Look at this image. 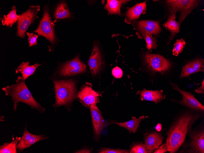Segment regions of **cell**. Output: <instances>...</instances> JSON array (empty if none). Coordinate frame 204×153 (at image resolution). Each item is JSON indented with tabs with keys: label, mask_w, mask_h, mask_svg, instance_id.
<instances>
[{
	"label": "cell",
	"mask_w": 204,
	"mask_h": 153,
	"mask_svg": "<svg viewBox=\"0 0 204 153\" xmlns=\"http://www.w3.org/2000/svg\"><path fill=\"white\" fill-rule=\"evenodd\" d=\"M25 80L22 77L19 76L16 83L2 88L5 95L12 97L13 102V110L16 111L17 104L21 102L30 106L31 109H35L41 113L45 112V109L42 107L32 96L27 86Z\"/></svg>",
	"instance_id": "cell-2"
},
{
	"label": "cell",
	"mask_w": 204,
	"mask_h": 153,
	"mask_svg": "<svg viewBox=\"0 0 204 153\" xmlns=\"http://www.w3.org/2000/svg\"><path fill=\"white\" fill-rule=\"evenodd\" d=\"M86 66L77 56L74 59L64 64L60 67L57 72L61 76L67 77L85 72Z\"/></svg>",
	"instance_id": "cell-8"
},
{
	"label": "cell",
	"mask_w": 204,
	"mask_h": 153,
	"mask_svg": "<svg viewBox=\"0 0 204 153\" xmlns=\"http://www.w3.org/2000/svg\"><path fill=\"white\" fill-rule=\"evenodd\" d=\"M175 15H171L168 20L163 24V26L173 33H178L180 31L179 24L174 20Z\"/></svg>",
	"instance_id": "cell-26"
},
{
	"label": "cell",
	"mask_w": 204,
	"mask_h": 153,
	"mask_svg": "<svg viewBox=\"0 0 204 153\" xmlns=\"http://www.w3.org/2000/svg\"><path fill=\"white\" fill-rule=\"evenodd\" d=\"M89 108L93 127L94 138L95 140L98 141L103 130L107 126V123L96 104H92Z\"/></svg>",
	"instance_id": "cell-9"
},
{
	"label": "cell",
	"mask_w": 204,
	"mask_h": 153,
	"mask_svg": "<svg viewBox=\"0 0 204 153\" xmlns=\"http://www.w3.org/2000/svg\"><path fill=\"white\" fill-rule=\"evenodd\" d=\"M18 17L16 7L13 6L7 14L4 15L3 18H1V20L3 25L10 27L17 21Z\"/></svg>",
	"instance_id": "cell-24"
},
{
	"label": "cell",
	"mask_w": 204,
	"mask_h": 153,
	"mask_svg": "<svg viewBox=\"0 0 204 153\" xmlns=\"http://www.w3.org/2000/svg\"><path fill=\"white\" fill-rule=\"evenodd\" d=\"M129 0H107L104 8L108 11V14H118L121 15L120 7L122 4Z\"/></svg>",
	"instance_id": "cell-22"
},
{
	"label": "cell",
	"mask_w": 204,
	"mask_h": 153,
	"mask_svg": "<svg viewBox=\"0 0 204 153\" xmlns=\"http://www.w3.org/2000/svg\"><path fill=\"white\" fill-rule=\"evenodd\" d=\"M146 2L147 1L137 4L133 7L129 8L126 13L127 17L130 20H134L139 18L142 13H145Z\"/></svg>",
	"instance_id": "cell-20"
},
{
	"label": "cell",
	"mask_w": 204,
	"mask_h": 153,
	"mask_svg": "<svg viewBox=\"0 0 204 153\" xmlns=\"http://www.w3.org/2000/svg\"><path fill=\"white\" fill-rule=\"evenodd\" d=\"M185 44L186 42L183 39L177 40L174 45V46L173 50V55L177 56L183 51Z\"/></svg>",
	"instance_id": "cell-28"
},
{
	"label": "cell",
	"mask_w": 204,
	"mask_h": 153,
	"mask_svg": "<svg viewBox=\"0 0 204 153\" xmlns=\"http://www.w3.org/2000/svg\"><path fill=\"white\" fill-rule=\"evenodd\" d=\"M168 151L166 143L162 144L156 149L154 153H164Z\"/></svg>",
	"instance_id": "cell-33"
},
{
	"label": "cell",
	"mask_w": 204,
	"mask_h": 153,
	"mask_svg": "<svg viewBox=\"0 0 204 153\" xmlns=\"http://www.w3.org/2000/svg\"><path fill=\"white\" fill-rule=\"evenodd\" d=\"M166 2L171 15H175V13L177 11H180V21H182L193 9L197 6L199 3V1L170 0H167Z\"/></svg>",
	"instance_id": "cell-7"
},
{
	"label": "cell",
	"mask_w": 204,
	"mask_h": 153,
	"mask_svg": "<svg viewBox=\"0 0 204 153\" xmlns=\"http://www.w3.org/2000/svg\"><path fill=\"white\" fill-rule=\"evenodd\" d=\"M99 93L93 90L91 85L86 83L82 86L78 93L77 97L81 103L87 107L92 104L99 102Z\"/></svg>",
	"instance_id": "cell-10"
},
{
	"label": "cell",
	"mask_w": 204,
	"mask_h": 153,
	"mask_svg": "<svg viewBox=\"0 0 204 153\" xmlns=\"http://www.w3.org/2000/svg\"><path fill=\"white\" fill-rule=\"evenodd\" d=\"M195 92L199 94L204 93V80L202 83V85L199 87H198L195 90Z\"/></svg>",
	"instance_id": "cell-34"
},
{
	"label": "cell",
	"mask_w": 204,
	"mask_h": 153,
	"mask_svg": "<svg viewBox=\"0 0 204 153\" xmlns=\"http://www.w3.org/2000/svg\"><path fill=\"white\" fill-rule=\"evenodd\" d=\"M144 57L148 67L154 72L163 73L171 68V62L160 55L147 53Z\"/></svg>",
	"instance_id": "cell-6"
},
{
	"label": "cell",
	"mask_w": 204,
	"mask_h": 153,
	"mask_svg": "<svg viewBox=\"0 0 204 153\" xmlns=\"http://www.w3.org/2000/svg\"><path fill=\"white\" fill-rule=\"evenodd\" d=\"M40 5H30L29 9L20 15H18L16 35L24 38L28 28L39 17L38 13L40 10Z\"/></svg>",
	"instance_id": "cell-5"
},
{
	"label": "cell",
	"mask_w": 204,
	"mask_h": 153,
	"mask_svg": "<svg viewBox=\"0 0 204 153\" xmlns=\"http://www.w3.org/2000/svg\"><path fill=\"white\" fill-rule=\"evenodd\" d=\"M138 28L144 36L146 33L158 35L161 29L158 21L152 20H144L137 22Z\"/></svg>",
	"instance_id": "cell-14"
},
{
	"label": "cell",
	"mask_w": 204,
	"mask_h": 153,
	"mask_svg": "<svg viewBox=\"0 0 204 153\" xmlns=\"http://www.w3.org/2000/svg\"><path fill=\"white\" fill-rule=\"evenodd\" d=\"M163 138L160 134L152 133L149 134L145 138L144 144L148 153H152L158 148L163 142Z\"/></svg>",
	"instance_id": "cell-17"
},
{
	"label": "cell",
	"mask_w": 204,
	"mask_h": 153,
	"mask_svg": "<svg viewBox=\"0 0 204 153\" xmlns=\"http://www.w3.org/2000/svg\"><path fill=\"white\" fill-rule=\"evenodd\" d=\"M199 114L186 112L174 123L168 132L166 142L168 151L176 152L184 143L192 125L201 117Z\"/></svg>",
	"instance_id": "cell-1"
},
{
	"label": "cell",
	"mask_w": 204,
	"mask_h": 153,
	"mask_svg": "<svg viewBox=\"0 0 204 153\" xmlns=\"http://www.w3.org/2000/svg\"><path fill=\"white\" fill-rule=\"evenodd\" d=\"M21 138L16 137L10 143L6 142L0 146V153H17V146Z\"/></svg>",
	"instance_id": "cell-25"
},
{
	"label": "cell",
	"mask_w": 204,
	"mask_h": 153,
	"mask_svg": "<svg viewBox=\"0 0 204 153\" xmlns=\"http://www.w3.org/2000/svg\"><path fill=\"white\" fill-rule=\"evenodd\" d=\"M155 129L158 131H160L162 129V126L161 124L160 123H158L156 125Z\"/></svg>",
	"instance_id": "cell-36"
},
{
	"label": "cell",
	"mask_w": 204,
	"mask_h": 153,
	"mask_svg": "<svg viewBox=\"0 0 204 153\" xmlns=\"http://www.w3.org/2000/svg\"><path fill=\"white\" fill-rule=\"evenodd\" d=\"M48 138V137L43 134L36 135L31 133L27 130L26 126L22 137L17 145V150L20 152L36 142Z\"/></svg>",
	"instance_id": "cell-12"
},
{
	"label": "cell",
	"mask_w": 204,
	"mask_h": 153,
	"mask_svg": "<svg viewBox=\"0 0 204 153\" xmlns=\"http://www.w3.org/2000/svg\"><path fill=\"white\" fill-rule=\"evenodd\" d=\"M204 71V60L202 59H198L188 63L183 67L180 78L187 77L195 72Z\"/></svg>",
	"instance_id": "cell-16"
},
{
	"label": "cell",
	"mask_w": 204,
	"mask_h": 153,
	"mask_svg": "<svg viewBox=\"0 0 204 153\" xmlns=\"http://www.w3.org/2000/svg\"><path fill=\"white\" fill-rule=\"evenodd\" d=\"M71 13L65 1L60 3L57 6L54 14L56 20L69 18L71 16Z\"/></svg>",
	"instance_id": "cell-23"
},
{
	"label": "cell",
	"mask_w": 204,
	"mask_h": 153,
	"mask_svg": "<svg viewBox=\"0 0 204 153\" xmlns=\"http://www.w3.org/2000/svg\"><path fill=\"white\" fill-rule=\"evenodd\" d=\"M132 119L124 122H116L115 123L121 127L127 129L130 133H135L139 126L142 120L145 118L144 116H142L137 118L135 117H132Z\"/></svg>",
	"instance_id": "cell-21"
},
{
	"label": "cell",
	"mask_w": 204,
	"mask_h": 153,
	"mask_svg": "<svg viewBox=\"0 0 204 153\" xmlns=\"http://www.w3.org/2000/svg\"><path fill=\"white\" fill-rule=\"evenodd\" d=\"M99 153H129L127 150L118 149H111L109 148H101L98 151Z\"/></svg>",
	"instance_id": "cell-30"
},
{
	"label": "cell",
	"mask_w": 204,
	"mask_h": 153,
	"mask_svg": "<svg viewBox=\"0 0 204 153\" xmlns=\"http://www.w3.org/2000/svg\"><path fill=\"white\" fill-rule=\"evenodd\" d=\"M54 26L50 17L49 6L47 5L44 7L42 18L37 28L34 32L45 37L50 42L51 45L53 46L56 42Z\"/></svg>",
	"instance_id": "cell-4"
},
{
	"label": "cell",
	"mask_w": 204,
	"mask_h": 153,
	"mask_svg": "<svg viewBox=\"0 0 204 153\" xmlns=\"http://www.w3.org/2000/svg\"><path fill=\"white\" fill-rule=\"evenodd\" d=\"M26 34L28 37V40L29 43V46L30 47L37 44V39L38 37V35H37L33 33H30L26 32Z\"/></svg>",
	"instance_id": "cell-31"
},
{
	"label": "cell",
	"mask_w": 204,
	"mask_h": 153,
	"mask_svg": "<svg viewBox=\"0 0 204 153\" xmlns=\"http://www.w3.org/2000/svg\"><path fill=\"white\" fill-rule=\"evenodd\" d=\"M163 92L158 90H150L144 89L140 93L141 100L151 101L157 103L164 98Z\"/></svg>",
	"instance_id": "cell-18"
},
{
	"label": "cell",
	"mask_w": 204,
	"mask_h": 153,
	"mask_svg": "<svg viewBox=\"0 0 204 153\" xmlns=\"http://www.w3.org/2000/svg\"><path fill=\"white\" fill-rule=\"evenodd\" d=\"M144 37L146 42L147 48L149 50L156 48L157 46V40L152 35L148 33L145 34Z\"/></svg>",
	"instance_id": "cell-27"
},
{
	"label": "cell",
	"mask_w": 204,
	"mask_h": 153,
	"mask_svg": "<svg viewBox=\"0 0 204 153\" xmlns=\"http://www.w3.org/2000/svg\"><path fill=\"white\" fill-rule=\"evenodd\" d=\"M191 141L188 146L192 153H204V131L200 130L192 131L189 130Z\"/></svg>",
	"instance_id": "cell-13"
},
{
	"label": "cell",
	"mask_w": 204,
	"mask_h": 153,
	"mask_svg": "<svg viewBox=\"0 0 204 153\" xmlns=\"http://www.w3.org/2000/svg\"><path fill=\"white\" fill-rule=\"evenodd\" d=\"M92 151V149H91L88 148H84L82 150H79L76 151L75 153H91Z\"/></svg>",
	"instance_id": "cell-35"
},
{
	"label": "cell",
	"mask_w": 204,
	"mask_h": 153,
	"mask_svg": "<svg viewBox=\"0 0 204 153\" xmlns=\"http://www.w3.org/2000/svg\"><path fill=\"white\" fill-rule=\"evenodd\" d=\"M131 153H147L148 150L142 143H137L133 145L130 148Z\"/></svg>",
	"instance_id": "cell-29"
},
{
	"label": "cell",
	"mask_w": 204,
	"mask_h": 153,
	"mask_svg": "<svg viewBox=\"0 0 204 153\" xmlns=\"http://www.w3.org/2000/svg\"><path fill=\"white\" fill-rule=\"evenodd\" d=\"M173 89L180 93L182 98L179 102L182 105L196 111H203L204 107L190 92H186L180 89L177 85L170 82Z\"/></svg>",
	"instance_id": "cell-11"
},
{
	"label": "cell",
	"mask_w": 204,
	"mask_h": 153,
	"mask_svg": "<svg viewBox=\"0 0 204 153\" xmlns=\"http://www.w3.org/2000/svg\"><path fill=\"white\" fill-rule=\"evenodd\" d=\"M91 74L95 76L100 71L102 65V61L98 47L93 46V51L88 61Z\"/></svg>",
	"instance_id": "cell-15"
},
{
	"label": "cell",
	"mask_w": 204,
	"mask_h": 153,
	"mask_svg": "<svg viewBox=\"0 0 204 153\" xmlns=\"http://www.w3.org/2000/svg\"><path fill=\"white\" fill-rule=\"evenodd\" d=\"M112 73L113 76L116 78H121L123 75L122 70L120 67L117 66L113 69Z\"/></svg>",
	"instance_id": "cell-32"
},
{
	"label": "cell",
	"mask_w": 204,
	"mask_h": 153,
	"mask_svg": "<svg viewBox=\"0 0 204 153\" xmlns=\"http://www.w3.org/2000/svg\"><path fill=\"white\" fill-rule=\"evenodd\" d=\"M55 100L53 106L56 108L64 105L68 108L75 99V83L72 79L53 80Z\"/></svg>",
	"instance_id": "cell-3"
},
{
	"label": "cell",
	"mask_w": 204,
	"mask_h": 153,
	"mask_svg": "<svg viewBox=\"0 0 204 153\" xmlns=\"http://www.w3.org/2000/svg\"><path fill=\"white\" fill-rule=\"evenodd\" d=\"M29 63V62H23L15 70L16 73H20L22 75V78L24 80L33 75L36 70L37 68L43 64L36 63L34 65H30Z\"/></svg>",
	"instance_id": "cell-19"
}]
</instances>
